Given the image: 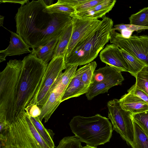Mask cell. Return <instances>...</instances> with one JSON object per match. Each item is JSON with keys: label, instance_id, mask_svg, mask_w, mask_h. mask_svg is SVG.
Wrapping results in <instances>:
<instances>
[{"label": "cell", "instance_id": "obj_23", "mask_svg": "<svg viewBox=\"0 0 148 148\" xmlns=\"http://www.w3.org/2000/svg\"><path fill=\"white\" fill-rule=\"evenodd\" d=\"M134 137L132 148H148V136L133 120Z\"/></svg>", "mask_w": 148, "mask_h": 148}, {"label": "cell", "instance_id": "obj_17", "mask_svg": "<svg viewBox=\"0 0 148 148\" xmlns=\"http://www.w3.org/2000/svg\"><path fill=\"white\" fill-rule=\"evenodd\" d=\"M116 0H105L104 1L88 10L77 12L75 15L81 18L97 19L103 17L112 10Z\"/></svg>", "mask_w": 148, "mask_h": 148}, {"label": "cell", "instance_id": "obj_9", "mask_svg": "<svg viewBox=\"0 0 148 148\" xmlns=\"http://www.w3.org/2000/svg\"><path fill=\"white\" fill-rule=\"evenodd\" d=\"M75 66H67L64 71L60 77L53 89L46 103L41 109V113L38 116L42 121L44 119L47 123L52 114L62 102L64 93L75 73L77 70Z\"/></svg>", "mask_w": 148, "mask_h": 148}, {"label": "cell", "instance_id": "obj_16", "mask_svg": "<svg viewBox=\"0 0 148 148\" xmlns=\"http://www.w3.org/2000/svg\"><path fill=\"white\" fill-rule=\"evenodd\" d=\"M11 33L9 45L5 49L0 51L7 56L19 55L27 53H32L28 45L19 35L9 30Z\"/></svg>", "mask_w": 148, "mask_h": 148}, {"label": "cell", "instance_id": "obj_20", "mask_svg": "<svg viewBox=\"0 0 148 148\" xmlns=\"http://www.w3.org/2000/svg\"><path fill=\"white\" fill-rule=\"evenodd\" d=\"M29 116L36 130L42 138L51 148H55V146L53 141L55 134L52 130L45 128L38 117Z\"/></svg>", "mask_w": 148, "mask_h": 148}, {"label": "cell", "instance_id": "obj_28", "mask_svg": "<svg viewBox=\"0 0 148 148\" xmlns=\"http://www.w3.org/2000/svg\"><path fill=\"white\" fill-rule=\"evenodd\" d=\"M56 148H84L81 142L75 136H66L60 141Z\"/></svg>", "mask_w": 148, "mask_h": 148}, {"label": "cell", "instance_id": "obj_6", "mask_svg": "<svg viewBox=\"0 0 148 148\" xmlns=\"http://www.w3.org/2000/svg\"><path fill=\"white\" fill-rule=\"evenodd\" d=\"M23 62L11 60L0 73V122L12 121Z\"/></svg>", "mask_w": 148, "mask_h": 148}, {"label": "cell", "instance_id": "obj_14", "mask_svg": "<svg viewBox=\"0 0 148 148\" xmlns=\"http://www.w3.org/2000/svg\"><path fill=\"white\" fill-rule=\"evenodd\" d=\"M85 67V65L76 71L64 93L61 102L87 93L89 87L85 85L81 79V75Z\"/></svg>", "mask_w": 148, "mask_h": 148}, {"label": "cell", "instance_id": "obj_36", "mask_svg": "<svg viewBox=\"0 0 148 148\" xmlns=\"http://www.w3.org/2000/svg\"><path fill=\"white\" fill-rule=\"evenodd\" d=\"M28 0H0V3H19L23 5L25 4Z\"/></svg>", "mask_w": 148, "mask_h": 148}, {"label": "cell", "instance_id": "obj_34", "mask_svg": "<svg viewBox=\"0 0 148 148\" xmlns=\"http://www.w3.org/2000/svg\"><path fill=\"white\" fill-rule=\"evenodd\" d=\"M87 0H64V1L71 7L75 8L85 2Z\"/></svg>", "mask_w": 148, "mask_h": 148}, {"label": "cell", "instance_id": "obj_15", "mask_svg": "<svg viewBox=\"0 0 148 148\" xmlns=\"http://www.w3.org/2000/svg\"><path fill=\"white\" fill-rule=\"evenodd\" d=\"M121 107L123 109L132 114L148 110V104L136 95L128 92L119 99Z\"/></svg>", "mask_w": 148, "mask_h": 148}, {"label": "cell", "instance_id": "obj_29", "mask_svg": "<svg viewBox=\"0 0 148 148\" xmlns=\"http://www.w3.org/2000/svg\"><path fill=\"white\" fill-rule=\"evenodd\" d=\"M132 120L142 129L148 136V110L132 114Z\"/></svg>", "mask_w": 148, "mask_h": 148}, {"label": "cell", "instance_id": "obj_32", "mask_svg": "<svg viewBox=\"0 0 148 148\" xmlns=\"http://www.w3.org/2000/svg\"><path fill=\"white\" fill-rule=\"evenodd\" d=\"M25 110L29 116L34 117H38L41 113L40 108L35 103L28 105L25 108Z\"/></svg>", "mask_w": 148, "mask_h": 148}, {"label": "cell", "instance_id": "obj_1", "mask_svg": "<svg viewBox=\"0 0 148 148\" xmlns=\"http://www.w3.org/2000/svg\"><path fill=\"white\" fill-rule=\"evenodd\" d=\"M47 7L43 0H28L18 8L14 17L16 33L32 49L60 36L72 21L70 15L44 12Z\"/></svg>", "mask_w": 148, "mask_h": 148}, {"label": "cell", "instance_id": "obj_21", "mask_svg": "<svg viewBox=\"0 0 148 148\" xmlns=\"http://www.w3.org/2000/svg\"><path fill=\"white\" fill-rule=\"evenodd\" d=\"M43 11L48 13H60L72 16L76 13L75 9L66 3L64 0H58L56 3L46 7Z\"/></svg>", "mask_w": 148, "mask_h": 148}, {"label": "cell", "instance_id": "obj_12", "mask_svg": "<svg viewBox=\"0 0 148 148\" xmlns=\"http://www.w3.org/2000/svg\"><path fill=\"white\" fill-rule=\"evenodd\" d=\"M101 61L120 71L129 72L128 65L121 49L114 44H107L100 52Z\"/></svg>", "mask_w": 148, "mask_h": 148}, {"label": "cell", "instance_id": "obj_35", "mask_svg": "<svg viewBox=\"0 0 148 148\" xmlns=\"http://www.w3.org/2000/svg\"><path fill=\"white\" fill-rule=\"evenodd\" d=\"M119 31L121 32V33L120 34L121 37L123 38V39L124 38H130L133 32L126 29Z\"/></svg>", "mask_w": 148, "mask_h": 148}, {"label": "cell", "instance_id": "obj_33", "mask_svg": "<svg viewBox=\"0 0 148 148\" xmlns=\"http://www.w3.org/2000/svg\"><path fill=\"white\" fill-rule=\"evenodd\" d=\"M127 92L136 95L148 104V95L143 91L136 88L135 84L127 90Z\"/></svg>", "mask_w": 148, "mask_h": 148}, {"label": "cell", "instance_id": "obj_39", "mask_svg": "<svg viewBox=\"0 0 148 148\" xmlns=\"http://www.w3.org/2000/svg\"><path fill=\"white\" fill-rule=\"evenodd\" d=\"M4 16L0 15V26H3V21L4 19Z\"/></svg>", "mask_w": 148, "mask_h": 148}, {"label": "cell", "instance_id": "obj_19", "mask_svg": "<svg viewBox=\"0 0 148 148\" xmlns=\"http://www.w3.org/2000/svg\"><path fill=\"white\" fill-rule=\"evenodd\" d=\"M72 29L71 21L61 34L55 48L53 58L57 56L64 57L71 36Z\"/></svg>", "mask_w": 148, "mask_h": 148}, {"label": "cell", "instance_id": "obj_8", "mask_svg": "<svg viewBox=\"0 0 148 148\" xmlns=\"http://www.w3.org/2000/svg\"><path fill=\"white\" fill-rule=\"evenodd\" d=\"M66 66L64 57H53L48 64L40 88L36 97L35 104L41 109L47 101L62 71Z\"/></svg>", "mask_w": 148, "mask_h": 148}, {"label": "cell", "instance_id": "obj_26", "mask_svg": "<svg viewBox=\"0 0 148 148\" xmlns=\"http://www.w3.org/2000/svg\"><path fill=\"white\" fill-rule=\"evenodd\" d=\"M135 78L136 87L148 95V66H145L137 73Z\"/></svg>", "mask_w": 148, "mask_h": 148}, {"label": "cell", "instance_id": "obj_25", "mask_svg": "<svg viewBox=\"0 0 148 148\" xmlns=\"http://www.w3.org/2000/svg\"><path fill=\"white\" fill-rule=\"evenodd\" d=\"M129 19L130 24L148 27V7L132 14Z\"/></svg>", "mask_w": 148, "mask_h": 148}, {"label": "cell", "instance_id": "obj_13", "mask_svg": "<svg viewBox=\"0 0 148 148\" xmlns=\"http://www.w3.org/2000/svg\"><path fill=\"white\" fill-rule=\"evenodd\" d=\"M124 80L121 71H119L102 81L91 84L86 94L87 99L90 100L99 94L108 92L112 87L121 84Z\"/></svg>", "mask_w": 148, "mask_h": 148}, {"label": "cell", "instance_id": "obj_3", "mask_svg": "<svg viewBox=\"0 0 148 148\" xmlns=\"http://www.w3.org/2000/svg\"><path fill=\"white\" fill-rule=\"evenodd\" d=\"M0 134V148H51L25 111L20 112Z\"/></svg>", "mask_w": 148, "mask_h": 148}, {"label": "cell", "instance_id": "obj_24", "mask_svg": "<svg viewBox=\"0 0 148 148\" xmlns=\"http://www.w3.org/2000/svg\"><path fill=\"white\" fill-rule=\"evenodd\" d=\"M119 71L106 64L105 66L95 70L91 84L101 82Z\"/></svg>", "mask_w": 148, "mask_h": 148}, {"label": "cell", "instance_id": "obj_7", "mask_svg": "<svg viewBox=\"0 0 148 148\" xmlns=\"http://www.w3.org/2000/svg\"><path fill=\"white\" fill-rule=\"evenodd\" d=\"M119 101L115 99L108 102V119L111 121L113 130L132 147L134 137L132 114L122 109Z\"/></svg>", "mask_w": 148, "mask_h": 148}, {"label": "cell", "instance_id": "obj_30", "mask_svg": "<svg viewBox=\"0 0 148 148\" xmlns=\"http://www.w3.org/2000/svg\"><path fill=\"white\" fill-rule=\"evenodd\" d=\"M105 0H87L75 8L76 12H80L90 9L101 3Z\"/></svg>", "mask_w": 148, "mask_h": 148}, {"label": "cell", "instance_id": "obj_5", "mask_svg": "<svg viewBox=\"0 0 148 148\" xmlns=\"http://www.w3.org/2000/svg\"><path fill=\"white\" fill-rule=\"evenodd\" d=\"M69 125L72 132L81 142L97 147L109 142L113 131L109 119L99 114L89 117H73Z\"/></svg>", "mask_w": 148, "mask_h": 148}, {"label": "cell", "instance_id": "obj_38", "mask_svg": "<svg viewBox=\"0 0 148 148\" xmlns=\"http://www.w3.org/2000/svg\"><path fill=\"white\" fill-rule=\"evenodd\" d=\"M43 1L45 3L47 6H49L51 5H52L53 0H43Z\"/></svg>", "mask_w": 148, "mask_h": 148}, {"label": "cell", "instance_id": "obj_10", "mask_svg": "<svg viewBox=\"0 0 148 148\" xmlns=\"http://www.w3.org/2000/svg\"><path fill=\"white\" fill-rule=\"evenodd\" d=\"M101 22L98 19L82 18L75 15L73 16L72 35L64 58L79 42L95 31Z\"/></svg>", "mask_w": 148, "mask_h": 148}, {"label": "cell", "instance_id": "obj_31", "mask_svg": "<svg viewBox=\"0 0 148 148\" xmlns=\"http://www.w3.org/2000/svg\"><path fill=\"white\" fill-rule=\"evenodd\" d=\"M127 29L134 32L138 30L148 29V27L136 25L132 24H121L116 25L114 26L112 29L114 30H121L124 29Z\"/></svg>", "mask_w": 148, "mask_h": 148}, {"label": "cell", "instance_id": "obj_37", "mask_svg": "<svg viewBox=\"0 0 148 148\" xmlns=\"http://www.w3.org/2000/svg\"><path fill=\"white\" fill-rule=\"evenodd\" d=\"M7 56L3 52H0V62L5 60V58Z\"/></svg>", "mask_w": 148, "mask_h": 148}, {"label": "cell", "instance_id": "obj_40", "mask_svg": "<svg viewBox=\"0 0 148 148\" xmlns=\"http://www.w3.org/2000/svg\"><path fill=\"white\" fill-rule=\"evenodd\" d=\"M84 148H97V147H95L92 146H90L86 145V146L83 147Z\"/></svg>", "mask_w": 148, "mask_h": 148}, {"label": "cell", "instance_id": "obj_18", "mask_svg": "<svg viewBox=\"0 0 148 148\" xmlns=\"http://www.w3.org/2000/svg\"><path fill=\"white\" fill-rule=\"evenodd\" d=\"M60 35L53 39L44 45L32 49V51L38 58L48 64V62L53 58L55 48Z\"/></svg>", "mask_w": 148, "mask_h": 148}, {"label": "cell", "instance_id": "obj_22", "mask_svg": "<svg viewBox=\"0 0 148 148\" xmlns=\"http://www.w3.org/2000/svg\"><path fill=\"white\" fill-rule=\"evenodd\" d=\"M121 51L128 65L129 72L135 77L137 73L145 66L144 63L123 50Z\"/></svg>", "mask_w": 148, "mask_h": 148}, {"label": "cell", "instance_id": "obj_2", "mask_svg": "<svg viewBox=\"0 0 148 148\" xmlns=\"http://www.w3.org/2000/svg\"><path fill=\"white\" fill-rule=\"evenodd\" d=\"M22 60L13 120L27 106L35 103L48 64L38 58L32 51Z\"/></svg>", "mask_w": 148, "mask_h": 148}, {"label": "cell", "instance_id": "obj_27", "mask_svg": "<svg viewBox=\"0 0 148 148\" xmlns=\"http://www.w3.org/2000/svg\"><path fill=\"white\" fill-rule=\"evenodd\" d=\"M85 66V69L81 76V79L85 85L90 87L97 64L95 61H93Z\"/></svg>", "mask_w": 148, "mask_h": 148}, {"label": "cell", "instance_id": "obj_4", "mask_svg": "<svg viewBox=\"0 0 148 148\" xmlns=\"http://www.w3.org/2000/svg\"><path fill=\"white\" fill-rule=\"evenodd\" d=\"M113 22L104 16L97 30L79 42L64 58L66 66L88 64L96 58L110 38Z\"/></svg>", "mask_w": 148, "mask_h": 148}, {"label": "cell", "instance_id": "obj_11", "mask_svg": "<svg viewBox=\"0 0 148 148\" xmlns=\"http://www.w3.org/2000/svg\"><path fill=\"white\" fill-rule=\"evenodd\" d=\"M117 46L148 66V36H131L120 41Z\"/></svg>", "mask_w": 148, "mask_h": 148}]
</instances>
